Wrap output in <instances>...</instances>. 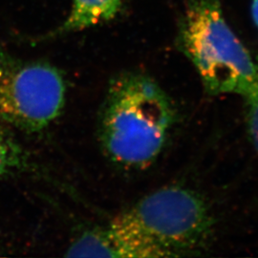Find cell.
Returning a JSON list of instances; mask_svg holds the SVG:
<instances>
[{
	"instance_id": "obj_1",
	"label": "cell",
	"mask_w": 258,
	"mask_h": 258,
	"mask_svg": "<svg viewBox=\"0 0 258 258\" xmlns=\"http://www.w3.org/2000/svg\"><path fill=\"white\" fill-rule=\"evenodd\" d=\"M177 120L175 103L152 77L123 72L108 84L99 115V141L115 166L146 169L161 155Z\"/></svg>"
},
{
	"instance_id": "obj_2",
	"label": "cell",
	"mask_w": 258,
	"mask_h": 258,
	"mask_svg": "<svg viewBox=\"0 0 258 258\" xmlns=\"http://www.w3.org/2000/svg\"><path fill=\"white\" fill-rule=\"evenodd\" d=\"M143 258L194 255L206 249L214 220L203 197L168 185L144 196L110 221Z\"/></svg>"
},
{
	"instance_id": "obj_3",
	"label": "cell",
	"mask_w": 258,
	"mask_h": 258,
	"mask_svg": "<svg viewBox=\"0 0 258 258\" xmlns=\"http://www.w3.org/2000/svg\"><path fill=\"white\" fill-rule=\"evenodd\" d=\"M176 45L209 95L243 98L258 85V65L229 26L218 0H187Z\"/></svg>"
},
{
	"instance_id": "obj_4",
	"label": "cell",
	"mask_w": 258,
	"mask_h": 258,
	"mask_svg": "<svg viewBox=\"0 0 258 258\" xmlns=\"http://www.w3.org/2000/svg\"><path fill=\"white\" fill-rule=\"evenodd\" d=\"M62 72L41 60H25L0 42V120L26 134H40L62 113Z\"/></svg>"
},
{
	"instance_id": "obj_5",
	"label": "cell",
	"mask_w": 258,
	"mask_h": 258,
	"mask_svg": "<svg viewBox=\"0 0 258 258\" xmlns=\"http://www.w3.org/2000/svg\"><path fill=\"white\" fill-rule=\"evenodd\" d=\"M69 257L141 258L136 247L110 222L83 231L67 249Z\"/></svg>"
},
{
	"instance_id": "obj_6",
	"label": "cell",
	"mask_w": 258,
	"mask_h": 258,
	"mask_svg": "<svg viewBox=\"0 0 258 258\" xmlns=\"http://www.w3.org/2000/svg\"><path fill=\"white\" fill-rule=\"evenodd\" d=\"M122 4L123 0H73L64 22L42 38H55L109 21L119 14Z\"/></svg>"
},
{
	"instance_id": "obj_7",
	"label": "cell",
	"mask_w": 258,
	"mask_h": 258,
	"mask_svg": "<svg viewBox=\"0 0 258 258\" xmlns=\"http://www.w3.org/2000/svg\"><path fill=\"white\" fill-rule=\"evenodd\" d=\"M23 174L50 179L47 172L19 143L12 128L0 120V180Z\"/></svg>"
},
{
	"instance_id": "obj_8",
	"label": "cell",
	"mask_w": 258,
	"mask_h": 258,
	"mask_svg": "<svg viewBox=\"0 0 258 258\" xmlns=\"http://www.w3.org/2000/svg\"><path fill=\"white\" fill-rule=\"evenodd\" d=\"M246 102V120L249 140L258 153V85L243 97Z\"/></svg>"
},
{
	"instance_id": "obj_9",
	"label": "cell",
	"mask_w": 258,
	"mask_h": 258,
	"mask_svg": "<svg viewBox=\"0 0 258 258\" xmlns=\"http://www.w3.org/2000/svg\"><path fill=\"white\" fill-rule=\"evenodd\" d=\"M251 16H252L253 21H254V24L258 29V0H252Z\"/></svg>"
},
{
	"instance_id": "obj_10",
	"label": "cell",
	"mask_w": 258,
	"mask_h": 258,
	"mask_svg": "<svg viewBox=\"0 0 258 258\" xmlns=\"http://www.w3.org/2000/svg\"><path fill=\"white\" fill-rule=\"evenodd\" d=\"M258 65V64H257Z\"/></svg>"
}]
</instances>
